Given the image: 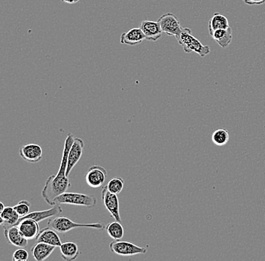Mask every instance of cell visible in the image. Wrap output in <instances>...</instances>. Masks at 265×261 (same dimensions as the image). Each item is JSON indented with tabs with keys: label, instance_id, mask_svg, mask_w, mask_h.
Masks as SVG:
<instances>
[{
	"label": "cell",
	"instance_id": "15",
	"mask_svg": "<svg viewBox=\"0 0 265 261\" xmlns=\"http://www.w3.org/2000/svg\"><path fill=\"white\" fill-rule=\"evenodd\" d=\"M36 242H44L56 247H60L62 244L60 238L56 234V231L49 226L40 230L36 238Z\"/></svg>",
	"mask_w": 265,
	"mask_h": 261
},
{
	"label": "cell",
	"instance_id": "25",
	"mask_svg": "<svg viewBox=\"0 0 265 261\" xmlns=\"http://www.w3.org/2000/svg\"><path fill=\"white\" fill-rule=\"evenodd\" d=\"M29 259V253L23 248L17 249L13 254L12 260L14 261H28Z\"/></svg>",
	"mask_w": 265,
	"mask_h": 261
},
{
	"label": "cell",
	"instance_id": "16",
	"mask_svg": "<svg viewBox=\"0 0 265 261\" xmlns=\"http://www.w3.org/2000/svg\"><path fill=\"white\" fill-rule=\"evenodd\" d=\"M56 246L44 242H36L31 248L32 256L36 261H43L47 259L55 250Z\"/></svg>",
	"mask_w": 265,
	"mask_h": 261
},
{
	"label": "cell",
	"instance_id": "5",
	"mask_svg": "<svg viewBox=\"0 0 265 261\" xmlns=\"http://www.w3.org/2000/svg\"><path fill=\"white\" fill-rule=\"evenodd\" d=\"M110 248L112 253L123 256H134L146 253V248L140 247L134 243L120 240H114L110 244Z\"/></svg>",
	"mask_w": 265,
	"mask_h": 261
},
{
	"label": "cell",
	"instance_id": "26",
	"mask_svg": "<svg viewBox=\"0 0 265 261\" xmlns=\"http://www.w3.org/2000/svg\"><path fill=\"white\" fill-rule=\"evenodd\" d=\"M246 4L248 5H262L265 4V0H242Z\"/></svg>",
	"mask_w": 265,
	"mask_h": 261
},
{
	"label": "cell",
	"instance_id": "28",
	"mask_svg": "<svg viewBox=\"0 0 265 261\" xmlns=\"http://www.w3.org/2000/svg\"><path fill=\"white\" fill-rule=\"evenodd\" d=\"M5 208L6 206H4V202H0V212H2Z\"/></svg>",
	"mask_w": 265,
	"mask_h": 261
},
{
	"label": "cell",
	"instance_id": "2",
	"mask_svg": "<svg viewBox=\"0 0 265 261\" xmlns=\"http://www.w3.org/2000/svg\"><path fill=\"white\" fill-rule=\"evenodd\" d=\"M178 44L182 47L186 53L195 52L202 58H204L210 53L209 46H204L198 38L192 34V30L188 28H182L181 32L176 37Z\"/></svg>",
	"mask_w": 265,
	"mask_h": 261
},
{
	"label": "cell",
	"instance_id": "6",
	"mask_svg": "<svg viewBox=\"0 0 265 261\" xmlns=\"http://www.w3.org/2000/svg\"><path fill=\"white\" fill-rule=\"evenodd\" d=\"M158 22L163 32L170 36L176 37L182 29L178 18L172 13L163 14L159 18Z\"/></svg>",
	"mask_w": 265,
	"mask_h": 261
},
{
	"label": "cell",
	"instance_id": "12",
	"mask_svg": "<svg viewBox=\"0 0 265 261\" xmlns=\"http://www.w3.org/2000/svg\"><path fill=\"white\" fill-rule=\"evenodd\" d=\"M140 29L148 41L156 42L162 37L163 31L158 22L154 20H144L141 23Z\"/></svg>",
	"mask_w": 265,
	"mask_h": 261
},
{
	"label": "cell",
	"instance_id": "21",
	"mask_svg": "<svg viewBox=\"0 0 265 261\" xmlns=\"http://www.w3.org/2000/svg\"><path fill=\"white\" fill-rule=\"evenodd\" d=\"M106 229L108 235L114 240H120L124 235V230L122 224L117 220L108 224Z\"/></svg>",
	"mask_w": 265,
	"mask_h": 261
},
{
	"label": "cell",
	"instance_id": "10",
	"mask_svg": "<svg viewBox=\"0 0 265 261\" xmlns=\"http://www.w3.org/2000/svg\"><path fill=\"white\" fill-rule=\"evenodd\" d=\"M19 154L26 162L36 164L42 158V148L37 144H25L20 148Z\"/></svg>",
	"mask_w": 265,
	"mask_h": 261
},
{
	"label": "cell",
	"instance_id": "9",
	"mask_svg": "<svg viewBox=\"0 0 265 261\" xmlns=\"http://www.w3.org/2000/svg\"><path fill=\"white\" fill-rule=\"evenodd\" d=\"M84 148V141L82 138H75L74 144L70 150L69 155H68V168H66V176H69L74 167L81 159Z\"/></svg>",
	"mask_w": 265,
	"mask_h": 261
},
{
	"label": "cell",
	"instance_id": "4",
	"mask_svg": "<svg viewBox=\"0 0 265 261\" xmlns=\"http://www.w3.org/2000/svg\"><path fill=\"white\" fill-rule=\"evenodd\" d=\"M55 205L68 204V205L80 206L93 208L96 205V199L93 195L84 194L65 192L55 198Z\"/></svg>",
	"mask_w": 265,
	"mask_h": 261
},
{
	"label": "cell",
	"instance_id": "11",
	"mask_svg": "<svg viewBox=\"0 0 265 261\" xmlns=\"http://www.w3.org/2000/svg\"><path fill=\"white\" fill-rule=\"evenodd\" d=\"M17 226L20 234L28 240H35L40 232L38 222L34 219H23Z\"/></svg>",
	"mask_w": 265,
	"mask_h": 261
},
{
	"label": "cell",
	"instance_id": "7",
	"mask_svg": "<svg viewBox=\"0 0 265 261\" xmlns=\"http://www.w3.org/2000/svg\"><path fill=\"white\" fill-rule=\"evenodd\" d=\"M102 201L106 208L108 210L112 217L114 218L117 222H122L120 210H119V200L117 194L111 193L107 188V186H104L102 190Z\"/></svg>",
	"mask_w": 265,
	"mask_h": 261
},
{
	"label": "cell",
	"instance_id": "18",
	"mask_svg": "<svg viewBox=\"0 0 265 261\" xmlns=\"http://www.w3.org/2000/svg\"><path fill=\"white\" fill-rule=\"evenodd\" d=\"M62 258L66 261L75 260L80 254L78 246L74 242H66L60 246Z\"/></svg>",
	"mask_w": 265,
	"mask_h": 261
},
{
	"label": "cell",
	"instance_id": "13",
	"mask_svg": "<svg viewBox=\"0 0 265 261\" xmlns=\"http://www.w3.org/2000/svg\"><path fill=\"white\" fill-rule=\"evenodd\" d=\"M4 228V235L10 244L18 248H24L28 246L29 240L25 238L18 226H6Z\"/></svg>",
	"mask_w": 265,
	"mask_h": 261
},
{
	"label": "cell",
	"instance_id": "20",
	"mask_svg": "<svg viewBox=\"0 0 265 261\" xmlns=\"http://www.w3.org/2000/svg\"><path fill=\"white\" fill-rule=\"evenodd\" d=\"M228 28H230L228 20L226 16L220 13H215L208 24V28H209L210 35L217 30L227 29Z\"/></svg>",
	"mask_w": 265,
	"mask_h": 261
},
{
	"label": "cell",
	"instance_id": "14",
	"mask_svg": "<svg viewBox=\"0 0 265 261\" xmlns=\"http://www.w3.org/2000/svg\"><path fill=\"white\" fill-rule=\"evenodd\" d=\"M145 40V35L140 28H135L123 32L120 36V42L122 44L134 46L140 44Z\"/></svg>",
	"mask_w": 265,
	"mask_h": 261
},
{
	"label": "cell",
	"instance_id": "24",
	"mask_svg": "<svg viewBox=\"0 0 265 261\" xmlns=\"http://www.w3.org/2000/svg\"><path fill=\"white\" fill-rule=\"evenodd\" d=\"M31 204L29 201L28 200H22L14 206V208L18 214L20 216V217H24V216H26L29 214L30 211Z\"/></svg>",
	"mask_w": 265,
	"mask_h": 261
},
{
	"label": "cell",
	"instance_id": "19",
	"mask_svg": "<svg viewBox=\"0 0 265 261\" xmlns=\"http://www.w3.org/2000/svg\"><path fill=\"white\" fill-rule=\"evenodd\" d=\"M212 40L220 46V47L227 48L232 42V29L228 28L227 29L217 30L211 34Z\"/></svg>",
	"mask_w": 265,
	"mask_h": 261
},
{
	"label": "cell",
	"instance_id": "8",
	"mask_svg": "<svg viewBox=\"0 0 265 261\" xmlns=\"http://www.w3.org/2000/svg\"><path fill=\"white\" fill-rule=\"evenodd\" d=\"M106 176V170L104 167L94 165L89 168L86 174V183L92 188H99L105 182Z\"/></svg>",
	"mask_w": 265,
	"mask_h": 261
},
{
	"label": "cell",
	"instance_id": "23",
	"mask_svg": "<svg viewBox=\"0 0 265 261\" xmlns=\"http://www.w3.org/2000/svg\"><path fill=\"white\" fill-rule=\"evenodd\" d=\"M107 188L111 193L114 194H119L123 190L124 186V181L123 178L120 177H116L112 180L108 182L107 184Z\"/></svg>",
	"mask_w": 265,
	"mask_h": 261
},
{
	"label": "cell",
	"instance_id": "27",
	"mask_svg": "<svg viewBox=\"0 0 265 261\" xmlns=\"http://www.w3.org/2000/svg\"><path fill=\"white\" fill-rule=\"evenodd\" d=\"M81 0H62V2H65L66 4H76L77 2H80Z\"/></svg>",
	"mask_w": 265,
	"mask_h": 261
},
{
	"label": "cell",
	"instance_id": "3",
	"mask_svg": "<svg viewBox=\"0 0 265 261\" xmlns=\"http://www.w3.org/2000/svg\"><path fill=\"white\" fill-rule=\"evenodd\" d=\"M47 224L48 226L54 230L56 232L64 234L75 228H87L98 230H104L105 228L102 223H76L65 216H59L49 218Z\"/></svg>",
	"mask_w": 265,
	"mask_h": 261
},
{
	"label": "cell",
	"instance_id": "22",
	"mask_svg": "<svg viewBox=\"0 0 265 261\" xmlns=\"http://www.w3.org/2000/svg\"><path fill=\"white\" fill-rule=\"evenodd\" d=\"M212 141L216 146H224L228 142L229 132L226 129H218L212 135Z\"/></svg>",
	"mask_w": 265,
	"mask_h": 261
},
{
	"label": "cell",
	"instance_id": "17",
	"mask_svg": "<svg viewBox=\"0 0 265 261\" xmlns=\"http://www.w3.org/2000/svg\"><path fill=\"white\" fill-rule=\"evenodd\" d=\"M20 218L14 207L6 206L2 212H0V224L4 228L16 226Z\"/></svg>",
	"mask_w": 265,
	"mask_h": 261
},
{
	"label": "cell",
	"instance_id": "1",
	"mask_svg": "<svg viewBox=\"0 0 265 261\" xmlns=\"http://www.w3.org/2000/svg\"><path fill=\"white\" fill-rule=\"evenodd\" d=\"M74 140L75 138L72 134H68L64 143L62 160L59 171L56 175H52L48 177L42 192L43 199L52 206H55V198L66 192L68 189L70 187V182L66 176V168H68V155L74 144Z\"/></svg>",
	"mask_w": 265,
	"mask_h": 261
}]
</instances>
